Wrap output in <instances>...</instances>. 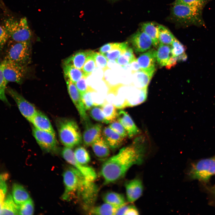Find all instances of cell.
I'll list each match as a JSON object with an SVG mask.
<instances>
[{
	"label": "cell",
	"mask_w": 215,
	"mask_h": 215,
	"mask_svg": "<svg viewBox=\"0 0 215 215\" xmlns=\"http://www.w3.org/2000/svg\"><path fill=\"white\" fill-rule=\"evenodd\" d=\"M144 143L143 137L137 138L131 145L122 148L104 162L100 172L105 184L119 180L133 166L143 162L146 149Z\"/></svg>",
	"instance_id": "1"
},
{
	"label": "cell",
	"mask_w": 215,
	"mask_h": 215,
	"mask_svg": "<svg viewBox=\"0 0 215 215\" xmlns=\"http://www.w3.org/2000/svg\"><path fill=\"white\" fill-rule=\"evenodd\" d=\"M202 10L195 7L173 3L171 16L175 22L182 26H204L205 23L202 16Z\"/></svg>",
	"instance_id": "2"
},
{
	"label": "cell",
	"mask_w": 215,
	"mask_h": 215,
	"mask_svg": "<svg viewBox=\"0 0 215 215\" xmlns=\"http://www.w3.org/2000/svg\"><path fill=\"white\" fill-rule=\"evenodd\" d=\"M57 124L60 140L65 147L71 148L81 143L82 135L75 122L71 119H62Z\"/></svg>",
	"instance_id": "3"
},
{
	"label": "cell",
	"mask_w": 215,
	"mask_h": 215,
	"mask_svg": "<svg viewBox=\"0 0 215 215\" xmlns=\"http://www.w3.org/2000/svg\"><path fill=\"white\" fill-rule=\"evenodd\" d=\"M4 60L27 65L31 60L30 41L17 42L9 39Z\"/></svg>",
	"instance_id": "4"
},
{
	"label": "cell",
	"mask_w": 215,
	"mask_h": 215,
	"mask_svg": "<svg viewBox=\"0 0 215 215\" xmlns=\"http://www.w3.org/2000/svg\"><path fill=\"white\" fill-rule=\"evenodd\" d=\"M4 22L3 26L9 35V39L17 42L30 41L32 33L26 17L19 20L9 17Z\"/></svg>",
	"instance_id": "5"
},
{
	"label": "cell",
	"mask_w": 215,
	"mask_h": 215,
	"mask_svg": "<svg viewBox=\"0 0 215 215\" xmlns=\"http://www.w3.org/2000/svg\"><path fill=\"white\" fill-rule=\"evenodd\" d=\"M63 177L65 190L62 198L69 200L75 193L78 194L86 179L74 167H69L65 170L63 174Z\"/></svg>",
	"instance_id": "6"
},
{
	"label": "cell",
	"mask_w": 215,
	"mask_h": 215,
	"mask_svg": "<svg viewBox=\"0 0 215 215\" xmlns=\"http://www.w3.org/2000/svg\"><path fill=\"white\" fill-rule=\"evenodd\" d=\"M188 174L191 179L207 182L215 174V156L201 159L192 164Z\"/></svg>",
	"instance_id": "7"
},
{
	"label": "cell",
	"mask_w": 215,
	"mask_h": 215,
	"mask_svg": "<svg viewBox=\"0 0 215 215\" xmlns=\"http://www.w3.org/2000/svg\"><path fill=\"white\" fill-rule=\"evenodd\" d=\"M1 62L3 75L8 83L11 82L22 84L27 73V66L4 59Z\"/></svg>",
	"instance_id": "8"
},
{
	"label": "cell",
	"mask_w": 215,
	"mask_h": 215,
	"mask_svg": "<svg viewBox=\"0 0 215 215\" xmlns=\"http://www.w3.org/2000/svg\"><path fill=\"white\" fill-rule=\"evenodd\" d=\"M33 136L42 149L50 153L57 152L58 145L55 133L40 130L34 127L32 129Z\"/></svg>",
	"instance_id": "9"
},
{
	"label": "cell",
	"mask_w": 215,
	"mask_h": 215,
	"mask_svg": "<svg viewBox=\"0 0 215 215\" xmlns=\"http://www.w3.org/2000/svg\"><path fill=\"white\" fill-rule=\"evenodd\" d=\"M6 91L14 100L22 115L30 122L38 111L35 106L14 89L6 87Z\"/></svg>",
	"instance_id": "10"
},
{
	"label": "cell",
	"mask_w": 215,
	"mask_h": 215,
	"mask_svg": "<svg viewBox=\"0 0 215 215\" xmlns=\"http://www.w3.org/2000/svg\"><path fill=\"white\" fill-rule=\"evenodd\" d=\"M62 153L63 158L78 170L87 179L91 181H94L96 179L97 175L94 170L90 167L82 165L77 162L71 148L64 147L62 149Z\"/></svg>",
	"instance_id": "11"
},
{
	"label": "cell",
	"mask_w": 215,
	"mask_h": 215,
	"mask_svg": "<svg viewBox=\"0 0 215 215\" xmlns=\"http://www.w3.org/2000/svg\"><path fill=\"white\" fill-rule=\"evenodd\" d=\"M98 186L93 182L86 179L78 194L81 198L84 206L86 209L93 207L97 199Z\"/></svg>",
	"instance_id": "12"
},
{
	"label": "cell",
	"mask_w": 215,
	"mask_h": 215,
	"mask_svg": "<svg viewBox=\"0 0 215 215\" xmlns=\"http://www.w3.org/2000/svg\"><path fill=\"white\" fill-rule=\"evenodd\" d=\"M66 81L68 93L78 111L82 121L85 125L91 123L82 101L81 95L75 83L67 79H66Z\"/></svg>",
	"instance_id": "13"
},
{
	"label": "cell",
	"mask_w": 215,
	"mask_h": 215,
	"mask_svg": "<svg viewBox=\"0 0 215 215\" xmlns=\"http://www.w3.org/2000/svg\"><path fill=\"white\" fill-rule=\"evenodd\" d=\"M156 51L153 49L141 54L137 59L141 70L153 76L156 70Z\"/></svg>",
	"instance_id": "14"
},
{
	"label": "cell",
	"mask_w": 215,
	"mask_h": 215,
	"mask_svg": "<svg viewBox=\"0 0 215 215\" xmlns=\"http://www.w3.org/2000/svg\"><path fill=\"white\" fill-rule=\"evenodd\" d=\"M130 42L136 52H143L150 49L153 45L150 37L141 29L133 34Z\"/></svg>",
	"instance_id": "15"
},
{
	"label": "cell",
	"mask_w": 215,
	"mask_h": 215,
	"mask_svg": "<svg viewBox=\"0 0 215 215\" xmlns=\"http://www.w3.org/2000/svg\"><path fill=\"white\" fill-rule=\"evenodd\" d=\"M127 201L133 203L142 196L143 191V186L141 180L138 178L127 182L125 185Z\"/></svg>",
	"instance_id": "16"
},
{
	"label": "cell",
	"mask_w": 215,
	"mask_h": 215,
	"mask_svg": "<svg viewBox=\"0 0 215 215\" xmlns=\"http://www.w3.org/2000/svg\"><path fill=\"white\" fill-rule=\"evenodd\" d=\"M127 93L125 99L127 107H132L140 104L145 101L148 95V88H131Z\"/></svg>",
	"instance_id": "17"
},
{
	"label": "cell",
	"mask_w": 215,
	"mask_h": 215,
	"mask_svg": "<svg viewBox=\"0 0 215 215\" xmlns=\"http://www.w3.org/2000/svg\"><path fill=\"white\" fill-rule=\"evenodd\" d=\"M102 125L100 123L92 124L85 126L83 135L84 145L89 146L102 136Z\"/></svg>",
	"instance_id": "18"
},
{
	"label": "cell",
	"mask_w": 215,
	"mask_h": 215,
	"mask_svg": "<svg viewBox=\"0 0 215 215\" xmlns=\"http://www.w3.org/2000/svg\"><path fill=\"white\" fill-rule=\"evenodd\" d=\"M117 118L118 121L126 130L129 138H132L140 133L139 129L126 111L120 110L118 112Z\"/></svg>",
	"instance_id": "19"
},
{
	"label": "cell",
	"mask_w": 215,
	"mask_h": 215,
	"mask_svg": "<svg viewBox=\"0 0 215 215\" xmlns=\"http://www.w3.org/2000/svg\"><path fill=\"white\" fill-rule=\"evenodd\" d=\"M102 136L110 148L114 150L120 147L124 141V138L112 130L109 127H105L102 131Z\"/></svg>",
	"instance_id": "20"
},
{
	"label": "cell",
	"mask_w": 215,
	"mask_h": 215,
	"mask_svg": "<svg viewBox=\"0 0 215 215\" xmlns=\"http://www.w3.org/2000/svg\"><path fill=\"white\" fill-rule=\"evenodd\" d=\"M30 122L38 129L55 133L48 118L40 111H37Z\"/></svg>",
	"instance_id": "21"
},
{
	"label": "cell",
	"mask_w": 215,
	"mask_h": 215,
	"mask_svg": "<svg viewBox=\"0 0 215 215\" xmlns=\"http://www.w3.org/2000/svg\"><path fill=\"white\" fill-rule=\"evenodd\" d=\"M91 51L87 50L77 52L65 59L63 64L72 66L82 70L87 56Z\"/></svg>",
	"instance_id": "22"
},
{
	"label": "cell",
	"mask_w": 215,
	"mask_h": 215,
	"mask_svg": "<svg viewBox=\"0 0 215 215\" xmlns=\"http://www.w3.org/2000/svg\"><path fill=\"white\" fill-rule=\"evenodd\" d=\"M159 24L153 22L143 23L141 29L151 38L153 45L156 48L158 47L159 42L158 38V28Z\"/></svg>",
	"instance_id": "23"
},
{
	"label": "cell",
	"mask_w": 215,
	"mask_h": 215,
	"mask_svg": "<svg viewBox=\"0 0 215 215\" xmlns=\"http://www.w3.org/2000/svg\"><path fill=\"white\" fill-rule=\"evenodd\" d=\"M12 196L15 203L20 205L30 197L28 192L22 185L15 183L12 186Z\"/></svg>",
	"instance_id": "24"
},
{
	"label": "cell",
	"mask_w": 215,
	"mask_h": 215,
	"mask_svg": "<svg viewBox=\"0 0 215 215\" xmlns=\"http://www.w3.org/2000/svg\"><path fill=\"white\" fill-rule=\"evenodd\" d=\"M91 145L94 153L97 157L104 158L109 155L110 148L102 135Z\"/></svg>",
	"instance_id": "25"
},
{
	"label": "cell",
	"mask_w": 215,
	"mask_h": 215,
	"mask_svg": "<svg viewBox=\"0 0 215 215\" xmlns=\"http://www.w3.org/2000/svg\"><path fill=\"white\" fill-rule=\"evenodd\" d=\"M171 56V47L168 45L159 43L156 52V58L160 66H165Z\"/></svg>",
	"instance_id": "26"
},
{
	"label": "cell",
	"mask_w": 215,
	"mask_h": 215,
	"mask_svg": "<svg viewBox=\"0 0 215 215\" xmlns=\"http://www.w3.org/2000/svg\"><path fill=\"white\" fill-rule=\"evenodd\" d=\"M63 69L66 79L74 83H75L83 76H86L82 70L73 66L63 64Z\"/></svg>",
	"instance_id": "27"
},
{
	"label": "cell",
	"mask_w": 215,
	"mask_h": 215,
	"mask_svg": "<svg viewBox=\"0 0 215 215\" xmlns=\"http://www.w3.org/2000/svg\"><path fill=\"white\" fill-rule=\"evenodd\" d=\"M19 206L15 202L12 196L9 194L3 202L0 215H19Z\"/></svg>",
	"instance_id": "28"
},
{
	"label": "cell",
	"mask_w": 215,
	"mask_h": 215,
	"mask_svg": "<svg viewBox=\"0 0 215 215\" xmlns=\"http://www.w3.org/2000/svg\"><path fill=\"white\" fill-rule=\"evenodd\" d=\"M134 86L142 89L148 88L152 76L141 70L133 73Z\"/></svg>",
	"instance_id": "29"
},
{
	"label": "cell",
	"mask_w": 215,
	"mask_h": 215,
	"mask_svg": "<svg viewBox=\"0 0 215 215\" xmlns=\"http://www.w3.org/2000/svg\"><path fill=\"white\" fill-rule=\"evenodd\" d=\"M103 199L105 203L118 207L126 204L123 195L114 192L110 191L106 193L103 196Z\"/></svg>",
	"instance_id": "30"
},
{
	"label": "cell",
	"mask_w": 215,
	"mask_h": 215,
	"mask_svg": "<svg viewBox=\"0 0 215 215\" xmlns=\"http://www.w3.org/2000/svg\"><path fill=\"white\" fill-rule=\"evenodd\" d=\"M128 47L127 42L113 43L111 49L103 54L108 60L115 61L123 53Z\"/></svg>",
	"instance_id": "31"
},
{
	"label": "cell",
	"mask_w": 215,
	"mask_h": 215,
	"mask_svg": "<svg viewBox=\"0 0 215 215\" xmlns=\"http://www.w3.org/2000/svg\"><path fill=\"white\" fill-rule=\"evenodd\" d=\"M119 207L105 202L101 205L93 207L90 209L89 212L90 214L95 215H115Z\"/></svg>",
	"instance_id": "32"
},
{
	"label": "cell",
	"mask_w": 215,
	"mask_h": 215,
	"mask_svg": "<svg viewBox=\"0 0 215 215\" xmlns=\"http://www.w3.org/2000/svg\"><path fill=\"white\" fill-rule=\"evenodd\" d=\"M175 37L165 27L159 24L158 28V38L159 43L166 45H171Z\"/></svg>",
	"instance_id": "33"
},
{
	"label": "cell",
	"mask_w": 215,
	"mask_h": 215,
	"mask_svg": "<svg viewBox=\"0 0 215 215\" xmlns=\"http://www.w3.org/2000/svg\"><path fill=\"white\" fill-rule=\"evenodd\" d=\"M101 108L105 118L110 123L117 118L118 112L117 108L113 104L106 102L102 106Z\"/></svg>",
	"instance_id": "34"
},
{
	"label": "cell",
	"mask_w": 215,
	"mask_h": 215,
	"mask_svg": "<svg viewBox=\"0 0 215 215\" xmlns=\"http://www.w3.org/2000/svg\"><path fill=\"white\" fill-rule=\"evenodd\" d=\"M136 58L132 48L128 46L125 50L121 54L116 62L122 67H124L133 61Z\"/></svg>",
	"instance_id": "35"
},
{
	"label": "cell",
	"mask_w": 215,
	"mask_h": 215,
	"mask_svg": "<svg viewBox=\"0 0 215 215\" xmlns=\"http://www.w3.org/2000/svg\"><path fill=\"white\" fill-rule=\"evenodd\" d=\"M75 159L80 164L86 165L90 161V158L89 153L84 147L77 148L74 152Z\"/></svg>",
	"instance_id": "36"
},
{
	"label": "cell",
	"mask_w": 215,
	"mask_h": 215,
	"mask_svg": "<svg viewBox=\"0 0 215 215\" xmlns=\"http://www.w3.org/2000/svg\"><path fill=\"white\" fill-rule=\"evenodd\" d=\"M94 54L95 52L92 50L87 56L82 69L87 77L91 73L96 67Z\"/></svg>",
	"instance_id": "37"
},
{
	"label": "cell",
	"mask_w": 215,
	"mask_h": 215,
	"mask_svg": "<svg viewBox=\"0 0 215 215\" xmlns=\"http://www.w3.org/2000/svg\"><path fill=\"white\" fill-rule=\"evenodd\" d=\"M8 82L5 80L3 73V65L2 62L0 64V100L10 106L5 94V92Z\"/></svg>",
	"instance_id": "38"
},
{
	"label": "cell",
	"mask_w": 215,
	"mask_h": 215,
	"mask_svg": "<svg viewBox=\"0 0 215 215\" xmlns=\"http://www.w3.org/2000/svg\"><path fill=\"white\" fill-rule=\"evenodd\" d=\"M19 206V215H33L34 211L33 201L30 198Z\"/></svg>",
	"instance_id": "39"
},
{
	"label": "cell",
	"mask_w": 215,
	"mask_h": 215,
	"mask_svg": "<svg viewBox=\"0 0 215 215\" xmlns=\"http://www.w3.org/2000/svg\"><path fill=\"white\" fill-rule=\"evenodd\" d=\"M210 0H176L173 3L180 4L203 9Z\"/></svg>",
	"instance_id": "40"
},
{
	"label": "cell",
	"mask_w": 215,
	"mask_h": 215,
	"mask_svg": "<svg viewBox=\"0 0 215 215\" xmlns=\"http://www.w3.org/2000/svg\"><path fill=\"white\" fill-rule=\"evenodd\" d=\"M89 113L91 117L97 121L106 124L110 123L105 118L102 108L98 106L91 108Z\"/></svg>",
	"instance_id": "41"
},
{
	"label": "cell",
	"mask_w": 215,
	"mask_h": 215,
	"mask_svg": "<svg viewBox=\"0 0 215 215\" xmlns=\"http://www.w3.org/2000/svg\"><path fill=\"white\" fill-rule=\"evenodd\" d=\"M172 45L171 53L172 56L178 57L185 53L186 47L175 37Z\"/></svg>",
	"instance_id": "42"
},
{
	"label": "cell",
	"mask_w": 215,
	"mask_h": 215,
	"mask_svg": "<svg viewBox=\"0 0 215 215\" xmlns=\"http://www.w3.org/2000/svg\"><path fill=\"white\" fill-rule=\"evenodd\" d=\"M7 177V174L0 175V212L7 191V186L6 181Z\"/></svg>",
	"instance_id": "43"
},
{
	"label": "cell",
	"mask_w": 215,
	"mask_h": 215,
	"mask_svg": "<svg viewBox=\"0 0 215 215\" xmlns=\"http://www.w3.org/2000/svg\"><path fill=\"white\" fill-rule=\"evenodd\" d=\"M96 67L104 71L108 68L107 63L108 60L103 54L100 53L95 52L94 54Z\"/></svg>",
	"instance_id": "44"
},
{
	"label": "cell",
	"mask_w": 215,
	"mask_h": 215,
	"mask_svg": "<svg viewBox=\"0 0 215 215\" xmlns=\"http://www.w3.org/2000/svg\"><path fill=\"white\" fill-rule=\"evenodd\" d=\"M87 78L86 77L84 76L75 83L80 95L87 91H95L94 89L91 88L86 84V80Z\"/></svg>",
	"instance_id": "45"
},
{
	"label": "cell",
	"mask_w": 215,
	"mask_h": 215,
	"mask_svg": "<svg viewBox=\"0 0 215 215\" xmlns=\"http://www.w3.org/2000/svg\"><path fill=\"white\" fill-rule=\"evenodd\" d=\"M109 127L124 138L128 136L126 130L118 121L115 120L111 122Z\"/></svg>",
	"instance_id": "46"
},
{
	"label": "cell",
	"mask_w": 215,
	"mask_h": 215,
	"mask_svg": "<svg viewBox=\"0 0 215 215\" xmlns=\"http://www.w3.org/2000/svg\"><path fill=\"white\" fill-rule=\"evenodd\" d=\"M91 91H87L81 95V98L85 110H89L93 106Z\"/></svg>",
	"instance_id": "47"
},
{
	"label": "cell",
	"mask_w": 215,
	"mask_h": 215,
	"mask_svg": "<svg viewBox=\"0 0 215 215\" xmlns=\"http://www.w3.org/2000/svg\"><path fill=\"white\" fill-rule=\"evenodd\" d=\"M9 39V35L4 27L0 24V54Z\"/></svg>",
	"instance_id": "48"
},
{
	"label": "cell",
	"mask_w": 215,
	"mask_h": 215,
	"mask_svg": "<svg viewBox=\"0 0 215 215\" xmlns=\"http://www.w3.org/2000/svg\"><path fill=\"white\" fill-rule=\"evenodd\" d=\"M178 61L177 57L171 56L166 66V68L167 69H170L175 66Z\"/></svg>",
	"instance_id": "49"
},
{
	"label": "cell",
	"mask_w": 215,
	"mask_h": 215,
	"mask_svg": "<svg viewBox=\"0 0 215 215\" xmlns=\"http://www.w3.org/2000/svg\"><path fill=\"white\" fill-rule=\"evenodd\" d=\"M139 214L137 208L133 205H128L125 215H136Z\"/></svg>",
	"instance_id": "50"
},
{
	"label": "cell",
	"mask_w": 215,
	"mask_h": 215,
	"mask_svg": "<svg viewBox=\"0 0 215 215\" xmlns=\"http://www.w3.org/2000/svg\"><path fill=\"white\" fill-rule=\"evenodd\" d=\"M130 64L132 74L141 70L136 59L132 61Z\"/></svg>",
	"instance_id": "51"
},
{
	"label": "cell",
	"mask_w": 215,
	"mask_h": 215,
	"mask_svg": "<svg viewBox=\"0 0 215 215\" xmlns=\"http://www.w3.org/2000/svg\"><path fill=\"white\" fill-rule=\"evenodd\" d=\"M113 43L105 44L101 47L99 51L101 53L104 54L110 50L113 46Z\"/></svg>",
	"instance_id": "52"
},
{
	"label": "cell",
	"mask_w": 215,
	"mask_h": 215,
	"mask_svg": "<svg viewBox=\"0 0 215 215\" xmlns=\"http://www.w3.org/2000/svg\"><path fill=\"white\" fill-rule=\"evenodd\" d=\"M128 205L125 204L119 207L115 215H125L127 210Z\"/></svg>",
	"instance_id": "53"
},
{
	"label": "cell",
	"mask_w": 215,
	"mask_h": 215,
	"mask_svg": "<svg viewBox=\"0 0 215 215\" xmlns=\"http://www.w3.org/2000/svg\"><path fill=\"white\" fill-rule=\"evenodd\" d=\"M177 57L178 61H185L188 58L187 56L185 53Z\"/></svg>",
	"instance_id": "54"
},
{
	"label": "cell",
	"mask_w": 215,
	"mask_h": 215,
	"mask_svg": "<svg viewBox=\"0 0 215 215\" xmlns=\"http://www.w3.org/2000/svg\"><path fill=\"white\" fill-rule=\"evenodd\" d=\"M214 194H215V189H214Z\"/></svg>",
	"instance_id": "55"
}]
</instances>
